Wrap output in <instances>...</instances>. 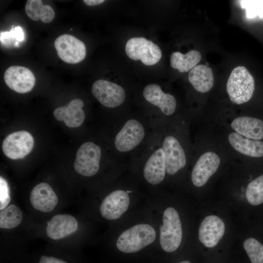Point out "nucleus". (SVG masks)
<instances>
[{
  "label": "nucleus",
  "instance_id": "nucleus-23",
  "mask_svg": "<svg viewBox=\"0 0 263 263\" xmlns=\"http://www.w3.org/2000/svg\"><path fill=\"white\" fill-rule=\"evenodd\" d=\"M201 58V53L195 50H191L185 55L175 52L170 56V65L180 73L186 72L194 68Z\"/></svg>",
  "mask_w": 263,
  "mask_h": 263
},
{
  "label": "nucleus",
  "instance_id": "nucleus-28",
  "mask_svg": "<svg viewBox=\"0 0 263 263\" xmlns=\"http://www.w3.org/2000/svg\"><path fill=\"white\" fill-rule=\"evenodd\" d=\"M43 4L41 0H28L25 6V10L28 17L31 19L37 21Z\"/></svg>",
  "mask_w": 263,
  "mask_h": 263
},
{
  "label": "nucleus",
  "instance_id": "nucleus-19",
  "mask_svg": "<svg viewBox=\"0 0 263 263\" xmlns=\"http://www.w3.org/2000/svg\"><path fill=\"white\" fill-rule=\"evenodd\" d=\"M78 223L75 218L69 214H58L52 217L46 228L47 236L53 240H59L76 231Z\"/></svg>",
  "mask_w": 263,
  "mask_h": 263
},
{
  "label": "nucleus",
  "instance_id": "nucleus-20",
  "mask_svg": "<svg viewBox=\"0 0 263 263\" xmlns=\"http://www.w3.org/2000/svg\"><path fill=\"white\" fill-rule=\"evenodd\" d=\"M231 127L244 137L256 140L263 139V121L260 119L240 116L232 121Z\"/></svg>",
  "mask_w": 263,
  "mask_h": 263
},
{
  "label": "nucleus",
  "instance_id": "nucleus-2",
  "mask_svg": "<svg viewBox=\"0 0 263 263\" xmlns=\"http://www.w3.org/2000/svg\"><path fill=\"white\" fill-rule=\"evenodd\" d=\"M141 158L144 160L143 175L148 183L157 185L164 181L167 173L166 157L154 132L151 133Z\"/></svg>",
  "mask_w": 263,
  "mask_h": 263
},
{
  "label": "nucleus",
  "instance_id": "nucleus-18",
  "mask_svg": "<svg viewBox=\"0 0 263 263\" xmlns=\"http://www.w3.org/2000/svg\"><path fill=\"white\" fill-rule=\"evenodd\" d=\"M83 106L82 100L74 99L66 106L56 108L53 112L54 116L57 120L64 121L68 127H78L82 124L85 117Z\"/></svg>",
  "mask_w": 263,
  "mask_h": 263
},
{
  "label": "nucleus",
  "instance_id": "nucleus-14",
  "mask_svg": "<svg viewBox=\"0 0 263 263\" xmlns=\"http://www.w3.org/2000/svg\"><path fill=\"white\" fill-rule=\"evenodd\" d=\"M221 162L220 157L216 153L207 151L202 154L193 167L191 179L194 186H204L209 178L217 171Z\"/></svg>",
  "mask_w": 263,
  "mask_h": 263
},
{
  "label": "nucleus",
  "instance_id": "nucleus-32",
  "mask_svg": "<svg viewBox=\"0 0 263 263\" xmlns=\"http://www.w3.org/2000/svg\"><path fill=\"white\" fill-rule=\"evenodd\" d=\"M39 263H67L65 261L54 257L42 256Z\"/></svg>",
  "mask_w": 263,
  "mask_h": 263
},
{
  "label": "nucleus",
  "instance_id": "nucleus-9",
  "mask_svg": "<svg viewBox=\"0 0 263 263\" xmlns=\"http://www.w3.org/2000/svg\"><path fill=\"white\" fill-rule=\"evenodd\" d=\"M92 93L101 104L110 108L119 107L123 103L126 97L123 87L104 79L97 80L93 83Z\"/></svg>",
  "mask_w": 263,
  "mask_h": 263
},
{
  "label": "nucleus",
  "instance_id": "nucleus-4",
  "mask_svg": "<svg viewBox=\"0 0 263 263\" xmlns=\"http://www.w3.org/2000/svg\"><path fill=\"white\" fill-rule=\"evenodd\" d=\"M155 237L156 232L150 225L138 224L123 231L117 239L116 245L123 253H134L152 243Z\"/></svg>",
  "mask_w": 263,
  "mask_h": 263
},
{
  "label": "nucleus",
  "instance_id": "nucleus-25",
  "mask_svg": "<svg viewBox=\"0 0 263 263\" xmlns=\"http://www.w3.org/2000/svg\"><path fill=\"white\" fill-rule=\"evenodd\" d=\"M245 196L248 202L252 205L258 206L263 203V174L248 184Z\"/></svg>",
  "mask_w": 263,
  "mask_h": 263
},
{
  "label": "nucleus",
  "instance_id": "nucleus-15",
  "mask_svg": "<svg viewBox=\"0 0 263 263\" xmlns=\"http://www.w3.org/2000/svg\"><path fill=\"white\" fill-rule=\"evenodd\" d=\"M225 225L223 220L215 215L206 217L199 228V239L206 247L215 246L223 237Z\"/></svg>",
  "mask_w": 263,
  "mask_h": 263
},
{
  "label": "nucleus",
  "instance_id": "nucleus-1",
  "mask_svg": "<svg viewBox=\"0 0 263 263\" xmlns=\"http://www.w3.org/2000/svg\"><path fill=\"white\" fill-rule=\"evenodd\" d=\"M147 123L142 119H126L121 123L116 132L113 145L120 154L129 153L147 141L148 136ZM151 134V133H150Z\"/></svg>",
  "mask_w": 263,
  "mask_h": 263
},
{
  "label": "nucleus",
  "instance_id": "nucleus-22",
  "mask_svg": "<svg viewBox=\"0 0 263 263\" xmlns=\"http://www.w3.org/2000/svg\"><path fill=\"white\" fill-rule=\"evenodd\" d=\"M188 78L193 88L200 93H205L209 91L214 85L212 70L206 65L196 66L190 70Z\"/></svg>",
  "mask_w": 263,
  "mask_h": 263
},
{
  "label": "nucleus",
  "instance_id": "nucleus-7",
  "mask_svg": "<svg viewBox=\"0 0 263 263\" xmlns=\"http://www.w3.org/2000/svg\"><path fill=\"white\" fill-rule=\"evenodd\" d=\"M125 52L131 59L140 60L147 66L156 64L162 57V52L159 46L142 37L130 39L126 43Z\"/></svg>",
  "mask_w": 263,
  "mask_h": 263
},
{
  "label": "nucleus",
  "instance_id": "nucleus-31",
  "mask_svg": "<svg viewBox=\"0 0 263 263\" xmlns=\"http://www.w3.org/2000/svg\"><path fill=\"white\" fill-rule=\"evenodd\" d=\"M19 42L23 41L25 39V34L22 28L19 26H13L11 29Z\"/></svg>",
  "mask_w": 263,
  "mask_h": 263
},
{
  "label": "nucleus",
  "instance_id": "nucleus-30",
  "mask_svg": "<svg viewBox=\"0 0 263 263\" xmlns=\"http://www.w3.org/2000/svg\"><path fill=\"white\" fill-rule=\"evenodd\" d=\"M55 15V12L50 5H43L39 13V18L43 23H48L53 20Z\"/></svg>",
  "mask_w": 263,
  "mask_h": 263
},
{
  "label": "nucleus",
  "instance_id": "nucleus-5",
  "mask_svg": "<svg viewBox=\"0 0 263 263\" xmlns=\"http://www.w3.org/2000/svg\"><path fill=\"white\" fill-rule=\"evenodd\" d=\"M153 127L165 153L167 174L174 175L186 165L187 157L185 150L180 141L174 135L162 134L157 123H153Z\"/></svg>",
  "mask_w": 263,
  "mask_h": 263
},
{
  "label": "nucleus",
  "instance_id": "nucleus-24",
  "mask_svg": "<svg viewBox=\"0 0 263 263\" xmlns=\"http://www.w3.org/2000/svg\"><path fill=\"white\" fill-rule=\"evenodd\" d=\"M22 213L16 206L11 205L0 213V227L10 229L18 226L21 222Z\"/></svg>",
  "mask_w": 263,
  "mask_h": 263
},
{
  "label": "nucleus",
  "instance_id": "nucleus-34",
  "mask_svg": "<svg viewBox=\"0 0 263 263\" xmlns=\"http://www.w3.org/2000/svg\"><path fill=\"white\" fill-rule=\"evenodd\" d=\"M179 263H190V262H189L188 261H184L181 262H180Z\"/></svg>",
  "mask_w": 263,
  "mask_h": 263
},
{
  "label": "nucleus",
  "instance_id": "nucleus-3",
  "mask_svg": "<svg viewBox=\"0 0 263 263\" xmlns=\"http://www.w3.org/2000/svg\"><path fill=\"white\" fill-rule=\"evenodd\" d=\"M254 90V78L245 67L239 66L233 69L226 84V91L233 103L240 105L247 102Z\"/></svg>",
  "mask_w": 263,
  "mask_h": 263
},
{
  "label": "nucleus",
  "instance_id": "nucleus-26",
  "mask_svg": "<svg viewBox=\"0 0 263 263\" xmlns=\"http://www.w3.org/2000/svg\"><path fill=\"white\" fill-rule=\"evenodd\" d=\"M244 248L252 263H263V245L254 238L246 239Z\"/></svg>",
  "mask_w": 263,
  "mask_h": 263
},
{
  "label": "nucleus",
  "instance_id": "nucleus-11",
  "mask_svg": "<svg viewBox=\"0 0 263 263\" xmlns=\"http://www.w3.org/2000/svg\"><path fill=\"white\" fill-rule=\"evenodd\" d=\"M34 138L28 132L20 131L8 135L2 144L4 154L11 159H21L33 149Z\"/></svg>",
  "mask_w": 263,
  "mask_h": 263
},
{
  "label": "nucleus",
  "instance_id": "nucleus-21",
  "mask_svg": "<svg viewBox=\"0 0 263 263\" xmlns=\"http://www.w3.org/2000/svg\"><path fill=\"white\" fill-rule=\"evenodd\" d=\"M228 139L230 145L238 152L252 157L263 156V142L244 137L235 132L230 133Z\"/></svg>",
  "mask_w": 263,
  "mask_h": 263
},
{
  "label": "nucleus",
  "instance_id": "nucleus-33",
  "mask_svg": "<svg viewBox=\"0 0 263 263\" xmlns=\"http://www.w3.org/2000/svg\"><path fill=\"white\" fill-rule=\"evenodd\" d=\"M105 1L104 0H84V3L88 6L99 5Z\"/></svg>",
  "mask_w": 263,
  "mask_h": 263
},
{
  "label": "nucleus",
  "instance_id": "nucleus-27",
  "mask_svg": "<svg viewBox=\"0 0 263 263\" xmlns=\"http://www.w3.org/2000/svg\"><path fill=\"white\" fill-rule=\"evenodd\" d=\"M241 7L245 10L246 17L253 19L259 16L263 18V0H240Z\"/></svg>",
  "mask_w": 263,
  "mask_h": 263
},
{
  "label": "nucleus",
  "instance_id": "nucleus-29",
  "mask_svg": "<svg viewBox=\"0 0 263 263\" xmlns=\"http://www.w3.org/2000/svg\"><path fill=\"white\" fill-rule=\"evenodd\" d=\"M11 198L9 187L6 180L0 177V210L5 209L8 205Z\"/></svg>",
  "mask_w": 263,
  "mask_h": 263
},
{
  "label": "nucleus",
  "instance_id": "nucleus-16",
  "mask_svg": "<svg viewBox=\"0 0 263 263\" xmlns=\"http://www.w3.org/2000/svg\"><path fill=\"white\" fill-rule=\"evenodd\" d=\"M143 96L148 102L158 108L165 115L170 116L175 112V98L169 94L164 93L158 84L147 85L143 89Z\"/></svg>",
  "mask_w": 263,
  "mask_h": 263
},
{
  "label": "nucleus",
  "instance_id": "nucleus-6",
  "mask_svg": "<svg viewBox=\"0 0 263 263\" xmlns=\"http://www.w3.org/2000/svg\"><path fill=\"white\" fill-rule=\"evenodd\" d=\"M182 239V228L178 213L175 209L166 208L163 215V224L160 226V244L167 252L176 250Z\"/></svg>",
  "mask_w": 263,
  "mask_h": 263
},
{
  "label": "nucleus",
  "instance_id": "nucleus-8",
  "mask_svg": "<svg viewBox=\"0 0 263 263\" xmlns=\"http://www.w3.org/2000/svg\"><path fill=\"white\" fill-rule=\"evenodd\" d=\"M101 156L99 146L92 142L83 143L76 152L74 163L75 171L84 176H94L99 169Z\"/></svg>",
  "mask_w": 263,
  "mask_h": 263
},
{
  "label": "nucleus",
  "instance_id": "nucleus-12",
  "mask_svg": "<svg viewBox=\"0 0 263 263\" xmlns=\"http://www.w3.org/2000/svg\"><path fill=\"white\" fill-rule=\"evenodd\" d=\"M130 198L127 191L117 189L104 198L99 207L103 218L109 220L119 218L128 209Z\"/></svg>",
  "mask_w": 263,
  "mask_h": 263
},
{
  "label": "nucleus",
  "instance_id": "nucleus-13",
  "mask_svg": "<svg viewBox=\"0 0 263 263\" xmlns=\"http://www.w3.org/2000/svg\"><path fill=\"white\" fill-rule=\"evenodd\" d=\"M4 80L6 85L11 90L24 94L33 89L36 78L28 68L20 66H12L6 70Z\"/></svg>",
  "mask_w": 263,
  "mask_h": 263
},
{
  "label": "nucleus",
  "instance_id": "nucleus-10",
  "mask_svg": "<svg viewBox=\"0 0 263 263\" xmlns=\"http://www.w3.org/2000/svg\"><path fill=\"white\" fill-rule=\"evenodd\" d=\"M54 45L58 56L65 62L75 64L85 57L84 43L72 35L63 34L59 36L56 39Z\"/></svg>",
  "mask_w": 263,
  "mask_h": 263
},
{
  "label": "nucleus",
  "instance_id": "nucleus-17",
  "mask_svg": "<svg viewBox=\"0 0 263 263\" xmlns=\"http://www.w3.org/2000/svg\"><path fill=\"white\" fill-rule=\"evenodd\" d=\"M30 201L35 209L47 213L55 208L58 200L48 184L40 183L32 189L30 193Z\"/></svg>",
  "mask_w": 263,
  "mask_h": 263
}]
</instances>
